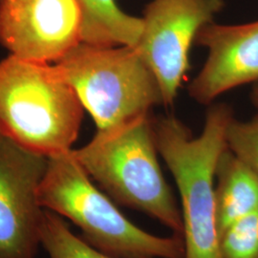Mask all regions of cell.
Segmentation results:
<instances>
[{
	"mask_svg": "<svg viewBox=\"0 0 258 258\" xmlns=\"http://www.w3.org/2000/svg\"><path fill=\"white\" fill-rule=\"evenodd\" d=\"M227 145L234 156L258 175V114L247 121L231 120Z\"/></svg>",
	"mask_w": 258,
	"mask_h": 258,
	"instance_id": "14",
	"label": "cell"
},
{
	"mask_svg": "<svg viewBox=\"0 0 258 258\" xmlns=\"http://www.w3.org/2000/svg\"><path fill=\"white\" fill-rule=\"evenodd\" d=\"M195 44L209 53L188 86L194 101L210 105L221 94L258 83V20L236 25L212 21L198 32Z\"/></svg>",
	"mask_w": 258,
	"mask_h": 258,
	"instance_id": "9",
	"label": "cell"
},
{
	"mask_svg": "<svg viewBox=\"0 0 258 258\" xmlns=\"http://www.w3.org/2000/svg\"><path fill=\"white\" fill-rule=\"evenodd\" d=\"M55 65L92 116L97 131L163 104L156 78L137 47L81 42Z\"/></svg>",
	"mask_w": 258,
	"mask_h": 258,
	"instance_id": "5",
	"label": "cell"
},
{
	"mask_svg": "<svg viewBox=\"0 0 258 258\" xmlns=\"http://www.w3.org/2000/svg\"><path fill=\"white\" fill-rule=\"evenodd\" d=\"M38 200L75 224L89 245L112 257L184 258L182 236L154 235L130 221L95 184L72 149L48 157Z\"/></svg>",
	"mask_w": 258,
	"mask_h": 258,
	"instance_id": "3",
	"label": "cell"
},
{
	"mask_svg": "<svg viewBox=\"0 0 258 258\" xmlns=\"http://www.w3.org/2000/svg\"><path fill=\"white\" fill-rule=\"evenodd\" d=\"M48 157L0 135V258H36L45 209L38 188Z\"/></svg>",
	"mask_w": 258,
	"mask_h": 258,
	"instance_id": "7",
	"label": "cell"
},
{
	"mask_svg": "<svg viewBox=\"0 0 258 258\" xmlns=\"http://www.w3.org/2000/svg\"><path fill=\"white\" fill-rule=\"evenodd\" d=\"M78 0H0V43L10 55L56 62L82 42Z\"/></svg>",
	"mask_w": 258,
	"mask_h": 258,
	"instance_id": "8",
	"label": "cell"
},
{
	"mask_svg": "<svg viewBox=\"0 0 258 258\" xmlns=\"http://www.w3.org/2000/svg\"><path fill=\"white\" fill-rule=\"evenodd\" d=\"M83 108L55 64L9 55L0 59V134L50 157L73 149Z\"/></svg>",
	"mask_w": 258,
	"mask_h": 258,
	"instance_id": "4",
	"label": "cell"
},
{
	"mask_svg": "<svg viewBox=\"0 0 258 258\" xmlns=\"http://www.w3.org/2000/svg\"><path fill=\"white\" fill-rule=\"evenodd\" d=\"M40 241L49 258H115L76 235L63 217L46 209L40 227Z\"/></svg>",
	"mask_w": 258,
	"mask_h": 258,
	"instance_id": "12",
	"label": "cell"
},
{
	"mask_svg": "<svg viewBox=\"0 0 258 258\" xmlns=\"http://www.w3.org/2000/svg\"><path fill=\"white\" fill-rule=\"evenodd\" d=\"M0 135H1V134H0Z\"/></svg>",
	"mask_w": 258,
	"mask_h": 258,
	"instance_id": "16",
	"label": "cell"
},
{
	"mask_svg": "<svg viewBox=\"0 0 258 258\" xmlns=\"http://www.w3.org/2000/svg\"><path fill=\"white\" fill-rule=\"evenodd\" d=\"M219 245L222 258H258V210L228 226Z\"/></svg>",
	"mask_w": 258,
	"mask_h": 258,
	"instance_id": "13",
	"label": "cell"
},
{
	"mask_svg": "<svg viewBox=\"0 0 258 258\" xmlns=\"http://www.w3.org/2000/svg\"><path fill=\"white\" fill-rule=\"evenodd\" d=\"M233 119L230 105L210 104L198 137L173 116L153 120L158 152L180 195L184 258H222L215 216V173L228 148L227 130Z\"/></svg>",
	"mask_w": 258,
	"mask_h": 258,
	"instance_id": "1",
	"label": "cell"
},
{
	"mask_svg": "<svg viewBox=\"0 0 258 258\" xmlns=\"http://www.w3.org/2000/svg\"><path fill=\"white\" fill-rule=\"evenodd\" d=\"M224 6V0H151L146 6L136 47L156 78L163 105L175 102L198 32Z\"/></svg>",
	"mask_w": 258,
	"mask_h": 258,
	"instance_id": "6",
	"label": "cell"
},
{
	"mask_svg": "<svg viewBox=\"0 0 258 258\" xmlns=\"http://www.w3.org/2000/svg\"><path fill=\"white\" fill-rule=\"evenodd\" d=\"M258 210V175L229 148L215 173V216L219 235L228 226Z\"/></svg>",
	"mask_w": 258,
	"mask_h": 258,
	"instance_id": "10",
	"label": "cell"
},
{
	"mask_svg": "<svg viewBox=\"0 0 258 258\" xmlns=\"http://www.w3.org/2000/svg\"><path fill=\"white\" fill-rule=\"evenodd\" d=\"M250 99H251L252 104L255 106V108L258 110V83L253 84L252 90L250 93Z\"/></svg>",
	"mask_w": 258,
	"mask_h": 258,
	"instance_id": "15",
	"label": "cell"
},
{
	"mask_svg": "<svg viewBox=\"0 0 258 258\" xmlns=\"http://www.w3.org/2000/svg\"><path fill=\"white\" fill-rule=\"evenodd\" d=\"M72 152L115 203L147 214L183 237L181 209L158 161L149 113L97 131L90 142Z\"/></svg>",
	"mask_w": 258,
	"mask_h": 258,
	"instance_id": "2",
	"label": "cell"
},
{
	"mask_svg": "<svg viewBox=\"0 0 258 258\" xmlns=\"http://www.w3.org/2000/svg\"><path fill=\"white\" fill-rule=\"evenodd\" d=\"M83 13L82 42L100 46H137L143 19L120 9L117 0H78Z\"/></svg>",
	"mask_w": 258,
	"mask_h": 258,
	"instance_id": "11",
	"label": "cell"
}]
</instances>
